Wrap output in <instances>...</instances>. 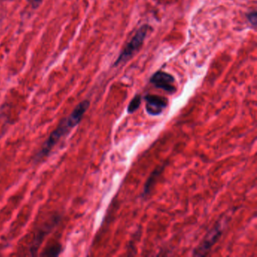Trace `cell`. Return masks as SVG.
I'll list each match as a JSON object with an SVG mask.
<instances>
[{"label": "cell", "instance_id": "obj_1", "mask_svg": "<svg viewBox=\"0 0 257 257\" xmlns=\"http://www.w3.org/2000/svg\"><path fill=\"white\" fill-rule=\"evenodd\" d=\"M89 106V100H85L80 102L68 117L63 118L60 121L58 127L51 133L48 139L42 146L40 151L36 155L35 158H34V162L36 163L47 157L51 151L53 150L55 146L59 142L60 140L67 136L71 132L72 129L74 128L81 122Z\"/></svg>", "mask_w": 257, "mask_h": 257}, {"label": "cell", "instance_id": "obj_6", "mask_svg": "<svg viewBox=\"0 0 257 257\" xmlns=\"http://www.w3.org/2000/svg\"><path fill=\"white\" fill-rule=\"evenodd\" d=\"M59 220V216H55L52 219H49L47 223H45L40 229H38L34 236V240L31 244V249H30L31 255H35L36 252L38 251L39 248L41 246L46 236L55 228Z\"/></svg>", "mask_w": 257, "mask_h": 257}, {"label": "cell", "instance_id": "obj_7", "mask_svg": "<svg viewBox=\"0 0 257 257\" xmlns=\"http://www.w3.org/2000/svg\"><path fill=\"white\" fill-rule=\"evenodd\" d=\"M164 167L161 166L159 168H156L153 173H152L150 177H149L148 180L146 183L145 186L144 188V196L146 197L151 192L152 189H153V185L156 183V180L159 178L160 174H162V171H163Z\"/></svg>", "mask_w": 257, "mask_h": 257}, {"label": "cell", "instance_id": "obj_3", "mask_svg": "<svg viewBox=\"0 0 257 257\" xmlns=\"http://www.w3.org/2000/svg\"><path fill=\"white\" fill-rule=\"evenodd\" d=\"M224 229L223 221L217 222L216 225L207 233L199 245L194 249L192 255L204 256L210 252L213 245L220 238Z\"/></svg>", "mask_w": 257, "mask_h": 257}, {"label": "cell", "instance_id": "obj_11", "mask_svg": "<svg viewBox=\"0 0 257 257\" xmlns=\"http://www.w3.org/2000/svg\"><path fill=\"white\" fill-rule=\"evenodd\" d=\"M28 2L31 4V7L36 10V9L39 8V7L41 5L43 0H28Z\"/></svg>", "mask_w": 257, "mask_h": 257}, {"label": "cell", "instance_id": "obj_9", "mask_svg": "<svg viewBox=\"0 0 257 257\" xmlns=\"http://www.w3.org/2000/svg\"><path fill=\"white\" fill-rule=\"evenodd\" d=\"M141 102H142V97L140 94H136L134 97V98L131 100L129 103L128 106H127V113L132 114L138 110L139 109L140 106H141Z\"/></svg>", "mask_w": 257, "mask_h": 257}, {"label": "cell", "instance_id": "obj_4", "mask_svg": "<svg viewBox=\"0 0 257 257\" xmlns=\"http://www.w3.org/2000/svg\"><path fill=\"white\" fill-rule=\"evenodd\" d=\"M150 83L156 88L163 90L170 94H174L177 91L175 85V79L172 75L164 71H157L150 78Z\"/></svg>", "mask_w": 257, "mask_h": 257}, {"label": "cell", "instance_id": "obj_2", "mask_svg": "<svg viewBox=\"0 0 257 257\" xmlns=\"http://www.w3.org/2000/svg\"><path fill=\"white\" fill-rule=\"evenodd\" d=\"M150 28V25H144L138 30L135 35L132 37L131 41L127 43V46L124 47L119 56L117 58L115 64H114V67H116L119 64L127 62L129 59H131L135 55L136 52H138L141 49L144 41H145L146 37H147Z\"/></svg>", "mask_w": 257, "mask_h": 257}, {"label": "cell", "instance_id": "obj_5", "mask_svg": "<svg viewBox=\"0 0 257 257\" xmlns=\"http://www.w3.org/2000/svg\"><path fill=\"white\" fill-rule=\"evenodd\" d=\"M146 110L152 116H158L163 112L168 105V100L162 96L147 94L144 97Z\"/></svg>", "mask_w": 257, "mask_h": 257}, {"label": "cell", "instance_id": "obj_8", "mask_svg": "<svg viewBox=\"0 0 257 257\" xmlns=\"http://www.w3.org/2000/svg\"><path fill=\"white\" fill-rule=\"evenodd\" d=\"M62 245L60 243H54L49 245L41 254L43 256H58L61 253Z\"/></svg>", "mask_w": 257, "mask_h": 257}, {"label": "cell", "instance_id": "obj_10", "mask_svg": "<svg viewBox=\"0 0 257 257\" xmlns=\"http://www.w3.org/2000/svg\"><path fill=\"white\" fill-rule=\"evenodd\" d=\"M246 19H247L249 23L252 25L253 28H255L257 25V13L256 11H252L246 15Z\"/></svg>", "mask_w": 257, "mask_h": 257}]
</instances>
